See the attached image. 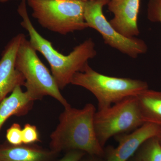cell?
<instances>
[{"instance_id":"10","label":"cell","mask_w":161,"mask_h":161,"mask_svg":"<svg viewBox=\"0 0 161 161\" xmlns=\"http://www.w3.org/2000/svg\"><path fill=\"white\" fill-rule=\"evenodd\" d=\"M141 0H110L108 9L114 15L109 22L124 36L132 38L140 34L138 17Z\"/></svg>"},{"instance_id":"21","label":"cell","mask_w":161,"mask_h":161,"mask_svg":"<svg viewBox=\"0 0 161 161\" xmlns=\"http://www.w3.org/2000/svg\"><path fill=\"white\" fill-rule=\"evenodd\" d=\"M128 161H141L140 159L137 156V155L133 156Z\"/></svg>"},{"instance_id":"1","label":"cell","mask_w":161,"mask_h":161,"mask_svg":"<svg viewBox=\"0 0 161 161\" xmlns=\"http://www.w3.org/2000/svg\"><path fill=\"white\" fill-rule=\"evenodd\" d=\"M17 11L23 19L21 26L29 34L32 47L47 60L58 87L63 90L71 84L75 74L82 71L88 64V60L97 55L95 42L91 38L87 39L74 47L69 54L64 55L56 50L51 42L43 38L35 28L27 13L26 0H22Z\"/></svg>"},{"instance_id":"14","label":"cell","mask_w":161,"mask_h":161,"mask_svg":"<svg viewBox=\"0 0 161 161\" xmlns=\"http://www.w3.org/2000/svg\"><path fill=\"white\" fill-rule=\"evenodd\" d=\"M137 152L141 161H161V145L156 136L145 142Z\"/></svg>"},{"instance_id":"4","label":"cell","mask_w":161,"mask_h":161,"mask_svg":"<svg viewBox=\"0 0 161 161\" xmlns=\"http://www.w3.org/2000/svg\"><path fill=\"white\" fill-rule=\"evenodd\" d=\"M81 0H27L32 15L43 28L66 35L88 28Z\"/></svg>"},{"instance_id":"6","label":"cell","mask_w":161,"mask_h":161,"mask_svg":"<svg viewBox=\"0 0 161 161\" xmlns=\"http://www.w3.org/2000/svg\"><path fill=\"white\" fill-rule=\"evenodd\" d=\"M145 123L136 96L98 110L94 116L95 133L103 148L111 137L132 132Z\"/></svg>"},{"instance_id":"5","label":"cell","mask_w":161,"mask_h":161,"mask_svg":"<svg viewBox=\"0 0 161 161\" xmlns=\"http://www.w3.org/2000/svg\"><path fill=\"white\" fill-rule=\"evenodd\" d=\"M15 67L24 77L26 92L34 100H41L45 96H50L64 108L70 106L60 93L52 73L39 58L36 51L25 36L18 49Z\"/></svg>"},{"instance_id":"12","label":"cell","mask_w":161,"mask_h":161,"mask_svg":"<svg viewBox=\"0 0 161 161\" xmlns=\"http://www.w3.org/2000/svg\"><path fill=\"white\" fill-rule=\"evenodd\" d=\"M33 100L21 86H17L8 97L0 102V131L4 123L12 116L26 115L31 109Z\"/></svg>"},{"instance_id":"9","label":"cell","mask_w":161,"mask_h":161,"mask_svg":"<svg viewBox=\"0 0 161 161\" xmlns=\"http://www.w3.org/2000/svg\"><path fill=\"white\" fill-rule=\"evenodd\" d=\"M20 33L14 37L5 47L0 60V102L18 86H24L25 79L16 68L18 49L25 36Z\"/></svg>"},{"instance_id":"18","label":"cell","mask_w":161,"mask_h":161,"mask_svg":"<svg viewBox=\"0 0 161 161\" xmlns=\"http://www.w3.org/2000/svg\"><path fill=\"white\" fill-rule=\"evenodd\" d=\"M86 154L80 150H73L67 151L63 157L58 161H79Z\"/></svg>"},{"instance_id":"22","label":"cell","mask_w":161,"mask_h":161,"mask_svg":"<svg viewBox=\"0 0 161 161\" xmlns=\"http://www.w3.org/2000/svg\"><path fill=\"white\" fill-rule=\"evenodd\" d=\"M9 1V0H0V3H6V2H8V1Z\"/></svg>"},{"instance_id":"8","label":"cell","mask_w":161,"mask_h":161,"mask_svg":"<svg viewBox=\"0 0 161 161\" xmlns=\"http://www.w3.org/2000/svg\"><path fill=\"white\" fill-rule=\"evenodd\" d=\"M159 128L158 125L147 122L129 133L116 136L114 138L118 142V146L110 147L105 151L104 160L129 161L145 142L157 136Z\"/></svg>"},{"instance_id":"17","label":"cell","mask_w":161,"mask_h":161,"mask_svg":"<svg viewBox=\"0 0 161 161\" xmlns=\"http://www.w3.org/2000/svg\"><path fill=\"white\" fill-rule=\"evenodd\" d=\"M147 18L150 22L161 24V0H149Z\"/></svg>"},{"instance_id":"15","label":"cell","mask_w":161,"mask_h":161,"mask_svg":"<svg viewBox=\"0 0 161 161\" xmlns=\"http://www.w3.org/2000/svg\"><path fill=\"white\" fill-rule=\"evenodd\" d=\"M23 143L31 145L40 141V136L36 126L30 124L24 125L22 129Z\"/></svg>"},{"instance_id":"3","label":"cell","mask_w":161,"mask_h":161,"mask_svg":"<svg viewBox=\"0 0 161 161\" xmlns=\"http://www.w3.org/2000/svg\"><path fill=\"white\" fill-rule=\"evenodd\" d=\"M71 84L82 87L97 98L98 110L108 108L149 88L146 81L127 78L112 77L100 74L87 64L82 71L76 73Z\"/></svg>"},{"instance_id":"11","label":"cell","mask_w":161,"mask_h":161,"mask_svg":"<svg viewBox=\"0 0 161 161\" xmlns=\"http://www.w3.org/2000/svg\"><path fill=\"white\" fill-rule=\"evenodd\" d=\"M58 153L36 145H0V161H53Z\"/></svg>"},{"instance_id":"2","label":"cell","mask_w":161,"mask_h":161,"mask_svg":"<svg viewBox=\"0 0 161 161\" xmlns=\"http://www.w3.org/2000/svg\"><path fill=\"white\" fill-rule=\"evenodd\" d=\"M96 108L86 104L83 108H64L59 124L50 135V150L56 153L77 150L92 156L102 157L105 150L98 142L94 126Z\"/></svg>"},{"instance_id":"19","label":"cell","mask_w":161,"mask_h":161,"mask_svg":"<svg viewBox=\"0 0 161 161\" xmlns=\"http://www.w3.org/2000/svg\"><path fill=\"white\" fill-rule=\"evenodd\" d=\"M92 156V158H88L86 159L82 160V158L79 161H104V160H103L100 159L98 158V157L96 156Z\"/></svg>"},{"instance_id":"13","label":"cell","mask_w":161,"mask_h":161,"mask_svg":"<svg viewBox=\"0 0 161 161\" xmlns=\"http://www.w3.org/2000/svg\"><path fill=\"white\" fill-rule=\"evenodd\" d=\"M136 97L145 122L161 126V92L148 88Z\"/></svg>"},{"instance_id":"20","label":"cell","mask_w":161,"mask_h":161,"mask_svg":"<svg viewBox=\"0 0 161 161\" xmlns=\"http://www.w3.org/2000/svg\"><path fill=\"white\" fill-rule=\"evenodd\" d=\"M156 137L158 139L159 142V143L161 145V126H160L158 134L157 136Z\"/></svg>"},{"instance_id":"7","label":"cell","mask_w":161,"mask_h":161,"mask_svg":"<svg viewBox=\"0 0 161 161\" xmlns=\"http://www.w3.org/2000/svg\"><path fill=\"white\" fill-rule=\"evenodd\" d=\"M109 1L85 2L84 16L88 28L98 31L105 44L130 58H136L139 55L146 53L148 46L143 40L124 36L113 28L103 13V8Z\"/></svg>"},{"instance_id":"16","label":"cell","mask_w":161,"mask_h":161,"mask_svg":"<svg viewBox=\"0 0 161 161\" xmlns=\"http://www.w3.org/2000/svg\"><path fill=\"white\" fill-rule=\"evenodd\" d=\"M6 138L8 143L18 146L23 144L22 129L19 124L14 123L6 131Z\"/></svg>"},{"instance_id":"23","label":"cell","mask_w":161,"mask_h":161,"mask_svg":"<svg viewBox=\"0 0 161 161\" xmlns=\"http://www.w3.org/2000/svg\"><path fill=\"white\" fill-rule=\"evenodd\" d=\"M81 1H84V2H87V1H92V0H81Z\"/></svg>"}]
</instances>
